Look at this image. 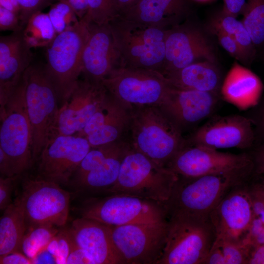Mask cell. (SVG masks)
Masks as SVG:
<instances>
[{
    "label": "cell",
    "instance_id": "6da1fadb",
    "mask_svg": "<svg viewBox=\"0 0 264 264\" xmlns=\"http://www.w3.org/2000/svg\"><path fill=\"white\" fill-rule=\"evenodd\" d=\"M254 165L239 169L196 177H179L164 205L167 218L176 215L209 216L234 186L248 180Z\"/></svg>",
    "mask_w": 264,
    "mask_h": 264
},
{
    "label": "cell",
    "instance_id": "7a4b0ae2",
    "mask_svg": "<svg viewBox=\"0 0 264 264\" xmlns=\"http://www.w3.org/2000/svg\"><path fill=\"white\" fill-rule=\"evenodd\" d=\"M124 139L131 148L165 167L187 145L181 132L157 106L131 109Z\"/></svg>",
    "mask_w": 264,
    "mask_h": 264
},
{
    "label": "cell",
    "instance_id": "3957f363",
    "mask_svg": "<svg viewBox=\"0 0 264 264\" xmlns=\"http://www.w3.org/2000/svg\"><path fill=\"white\" fill-rule=\"evenodd\" d=\"M178 176L131 148L124 157L116 181L106 192L141 197L164 206Z\"/></svg>",
    "mask_w": 264,
    "mask_h": 264
},
{
    "label": "cell",
    "instance_id": "277c9868",
    "mask_svg": "<svg viewBox=\"0 0 264 264\" xmlns=\"http://www.w3.org/2000/svg\"><path fill=\"white\" fill-rule=\"evenodd\" d=\"M209 216L168 218L165 244L157 264H203L216 240Z\"/></svg>",
    "mask_w": 264,
    "mask_h": 264
},
{
    "label": "cell",
    "instance_id": "5b68a950",
    "mask_svg": "<svg viewBox=\"0 0 264 264\" xmlns=\"http://www.w3.org/2000/svg\"><path fill=\"white\" fill-rule=\"evenodd\" d=\"M88 23H78L57 35L46 46V73L61 105L68 98L82 74V56L88 37Z\"/></svg>",
    "mask_w": 264,
    "mask_h": 264
},
{
    "label": "cell",
    "instance_id": "8992f818",
    "mask_svg": "<svg viewBox=\"0 0 264 264\" xmlns=\"http://www.w3.org/2000/svg\"><path fill=\"white\" fill-rule=\"evenodd\" d=\"M109 24L120 55L121 66L161 73L167 30L130 22L119 16L110 21Z\"/></svg>",
    "mask_w": 264,
    "mask_h": 264
},
{
    "label": "cell",
    "instance_id": "52a82bcc",
    "mask_svg": "<svg viewBox=\"0 0 264 264\" xmlns=\"http://www.w3.org/2000/svg\"><path fill=\"white\" fill-rule=\"evenodd\" d=\"M22 78L32 130V156L35 159L52 137L59 112V102L44 66L31 64L24 72Z\"/></svg>",
    "mask_w": 264,
    "mask_h": 264
},
{
    "label": "cell",
    "instance_id": "ba28073f",
    "mask_svg": "<svg viewBox=\"0 0 264 264\" xmlns=\"http://www.w3.org/2000/svg\"><path fill=\"white\" fill-rule=\"evenodd\" d=\"M0 148L9 156L15 174L28 169L33 160L31 124L22 77L4 108L0 110Z\"/></svg>",
    "mask_w": 264,
    "mask_h": 264
},
{
    "label": "cell",
    "instance_id": "9c48e42d",
    "mask_svg": "<svg viewBox=\"0 0 264 264\" xmlns=\"http://www.w3.org/2000/svg\"><path fill=\"white\" fill-rule=\"evenodd\" d=\"M101 83L130 110L159 106L172 88L167 78L158 71L127 66L114 69Z\"/></svg>",
    "mask_w": 264,
    "mask_h": 264
},
{
    "label": "cell",
    "instance_id": "30bf717a",
    "mask_svg": "<svg viewBox=\"0 0 264 264\" xmlns=\"http://www.w3.org/2000/svg\"><path fill=\"white\" fill-rule=\"evenodd\" d=\"M79 212L82 218L110 226L168 220L163 206L146 198L123 194H112L87 201Z\"/></svg>",
    "mask_w": 264,
    "mask_h": 264
},
{
    "label": "cell",
    "instance_id": "8fae6325",
    "mask_svg": "<svg viewBox=\"0 0 264 264\" xmlns=\"http://www.w3.org/2000/svg\"><path fill=\"white\" fill-rule=\"evenodd\" d=\"M17 200L29 227L47 225L60 227L67 221L70 194L54 182L42 178L26 179Z\"/></svg>",
    "mask_w": 264,
    "mask_h": 264
},
{
    "label": "cell",
    "instance_id": "7c38bea8",
    "mask_svg": "<svg viewBox=\"0 0 264 264\" xmlns=\"http://www.w3.org/2000/svg\"><path fill=\"white\" fill-rule=\"evenodd\" d=\"M109 226L113 244L124 264H157L165 244L168 220Z\"/></svg>",
    "mask_w": 264,
    "mask_h": 264
},
{
    "label": "cell",
    "instance_id": "4fadbf2b",
    "mask_svg": "<svg viewBox=\"0 0 264 264\" xmlns=\"http://www.w3.org/2000/svg\"><path fill=\"white\" fill-rule=\"evenodd\" d=\"M165 56L161 71L164 76L194 63L208 61L218 63L215 46L206 32L186 21L167 29Z\"/></svg>",
    "mask_w": 264,
    "mask_h": 264
},
{
    "label": "cell",
    "instance_id": "5bb4252c",
    "mask_svg": "<svg viewBox=\"0 0 264 264\" xmlns=\"http://www.w3.org/2000/svg\"><path fill=\"white\" fill-rule=\"evenodd\" d=\"M249 179L232 188L211 212L216 239L249 245L254 215Z\"/></svg>",
    "mask_w": 264,
    "mask_h": 264
},
{
    "label": "cell",
    "instance_id": "9a60e30c",
    "mask_svg": "<svg viewBox=\"0 0 264 264\" xmlns=\"http://www.w3.org/2000/svg\"><path fill=\"white\" fill-rule=\"evenodd\" d=\"M254 165L250 154L221 152L187 145L166 165L179 177H196L229 172Z\"/></svg>",
    "mask_w": 264,
    "mask_h": 264
},
{
    "label": "cell",
    "instance_id": "2e32d148",
    "mask_svg": "<svg viewBox=\"0 0 264 264\" xmlns=\"http://www.w3.org/2000/svg\"><path fill=\"white\" fill-rule=\"evenodd\" d=\"M91 148L86 137L76 135L50 139L38 157L41 178L59 185L67 184Z\"/></svg>",
    "mask_w": 264,
    "mask_h": 264
},
{
    "label": "cell",
    "instance_id": "e0dca14e",
    "mask_svg": "<svg viewBox=\"0 0 264 264\" xmlns=\"http://www.w3.org/2000/svg\"><path fill=\"white\" fill-rule=\"evenodd\" d=\"M253 121L239 114L212 115L186 139L189 145L218 150L246 149L255 141Z\"/></svg>",
    "mask_w": 264,
    "mask_h": 264
},
{
    "label": "cell",
    "instance_id": "ac0fdd59",
    "mask_svg": "<svg viewBox=\"0 0 264 264\" xmlns=\"http://www.w3.org/2000/svg\"><path fill=\"white\" fill-rule=\"evenodd\" d=\"M108 94L102 83L86 78L79 80L70 96L59 108L50 139L80 132L103 104Z\"/></svg>",
    "mask_w": 264,
    "mask_h": 264
},
{
    "label": "cell",
    "instance_id": "d6986e66",
    "mask_svg": "<svg viewBox=\"0 0 264 264\" xmlns=\"http://www.w3.org/2000/svg\"><path fill=\"white\" fill-rule=\"evenodd\" d=\"M221 96L214 92L172 87L159 107L183 133L212 116Z\"/></svg>",
    "mask_w": 264,
    "mask_h": 264
},
{
    "label": "cell",
    "instance_id": "ffe728a7",
    "mask_svg": "<svg viewBox=\"0 0 264 264\" xmlns=\"http://www.w3.org/2000/svg\"><path fill=\"white\" fill-rule=\"evenodd\" d=\"M88 26L82 73L84 78L101 83L112 70L121 66L120 57L109 23L90 22Z\"/></svg>",
    "mask_w": 264,
    "mask_h": 264
},
{
    "label": "cell",
    "instance_id": "44dd1931",
    "mask_svg": "<svg viewBox=\"0 0 264 264\" xmlns=\"http://www.w3.org/2000/svg\"><path fill=\"white\" fill-rule=\"evenodd\" d=\"M33 58L23 30L0 38V110L7 103Z\"/></svg>",
    "mask_w": 264,
    "mask_h": 264
},
{
    "label": "cell",
    "instance_id": "7402d4cb",
    "mask_svg": "<svg viewBox=\"0 0 264 264\" xmlns=\"http://www.w3.org/2000/svg\"><path fill=\"white\" fill-rule=\"evenodd\" d=\"M69 230L90 264H124L113 244L109 225L81 217L72 222Z\"/></svg>",
    "mask_w": 264,
    "mask_h": 264
},
{
    "label": "cell",
    "instance_id": "603a6c76",
    "mask_svg": "<svg viewBox=\"0 0 264 264\" xmlns=\"http://www.w3.org/2000/svg\"><path fill=\"white\" fill-rule=\"evenodd\" d=\"M189 12L186 0H137L118 16L133 22L167 30L181 23Z\"/></svg>",
    "mask_w": 264,
    "mask_h": 264
},
{
    "label": "cell",
    "instance_id": "cb8c5ba5",
    "mask_svg": "<svg viewBox=\"0 0 264 264\" xmlns=\"http://www.w3.org/2000/svg\"><path fill=\"white\" fill-rule=\"evenodd\" d=\"M174 88L221 94L224 79L218 63L198 61L165 76Z\"/></svg>",
    "mask_w": 264,
    "mask_h": 264
},
{
    "label": "cell",
    "instance_id": "d4e9b609",
    "mask_svg": "<svg viewBox=\"0 0 264 264\" xmlns=\"http://www.w3.org/2000/svg\"><path fill=\"white\" fill-rule=\"evenodd\" d=\"M263 88L260 78L235 62L224 79L221 95L226 100L242 107L256 105Z\"/></svg>",
    "mask_w": 264,
    "mask_h": 264
},
{
    "label": "cell",
    "instance_id": "484cf974",
    "mask_svg": "<svg viewBox=\"0 0 264 264\" xmlns=\"http://www.w3.org/2000/svg\"><path fill=\"white\" fill-rule=\"evenodd\" d=\"M26 225L23 210L16 199L0 217V257L20 249Z\"/></svg>",
    "mask_w": 264,
    "mask_h": 264
},
{
    "label": "cell",
    "instance_id": "4316f807",
    "mask_svg": "<svg viewBox=\"0 0 264 264\" xmlns=\"http://www.w3.org/2000/svg\"><path fill=\"white\" fill-rule=\"evenodd\" d=\"M130 149L129 146L112 155L75 182L74 185L83 190L106 192L116 181L122 160Z\"/></svg>",
    "mask_w": 264,
    "mask_h": 264
},
{
    "label": "cell",
    "instance_id": "83f0119b",
    "mask_svg": "<svg viewBox=\"0 0 264 264\" xmlns=\"http://www.w3.org/2000/svg\"><path fill=\"white\" fill-rule=\"evenodd\" d=\"M130 118V110L122 103L104 125L86 138L95 148L125 138Z\"/></svg>",
    "mask_w": 264,
    "mask_h": 264
},
{
    "label": "cell",
    "instance_id": "f1b7e54d",
    "mask_svg": "<svg viewBox=\"0 0 264 264\" xmlns=\"http://www.w3.org/2000/svg\"><path fill=\"white\" fill-rule=\"evenodd\" d=\"M210 26L217 28L234 38L242 51L246 64H249L255 57L256 47L242 21L222 11L214 16Z\"/></svg>",
    "mask_w": 264,
    "mask_h": 264
},
{
    "label": "cell",
    "instance_id": "f546056e",
    "mask_svg": "<svg viewBox=\"0 0 264 264\" xmlns=\"http://www.w3.org/2000/svg\"><path fill=\"white\" fill-rule=\"evenodd\" d=\"M251 246L216 239L203 264H247Z\"/></svg>",
    "mask_w": 264,
    "mask_h": 264
},
{
    "label": "cell",
    "instance_id": "4dcf8cb0",
    "mask_svg": "<svg viewBox=\"0 0 264 264\" xmlns=\"http://www.w3.org/2000/svg\"><path fill=\"white\" fill-rule=\"evenodd\" d=\"M24 40L31 47L47 46L57 34L47 13L33 15L23 30Z\"/></svg>",
    "mask_w": 264,
    "mask_h": 264
},
{
    "label": "cell",
    "instance_id": "1f68e13d",
    "mask_svg": "<svg viewBox=\"0 0 264 264\" xmlns=\"http://www.w3.org/2000/svg\"><path fill=\"white\" fill-rule=\"evenodd\" d=\"M129 146V143L124 139L91 148L81 161L71 180L74 183L101 165L108 158Z\"/></svg>",
    "mask_w": 264,
    "mask_h": 264
},
{
    "label": "cell",
    "instance_id": "d6a6232c",
    "mask_svg": "<svg viewBox=\"0 0 264 264\" xmlns=\"http://www.w3.org/2000/svg\"><path fill=\"white\" fill-rule=\"evenodd\" d=\"M59 231L57 227L51 225L30 226L22 238L20 249L32 260L38 253L46 248Z\"/></svg>",
    "mask_w": 264,
    "mask_h": 264
},
{
    "label": "cell",
    "instance_id": "836d02e7",
    "mask_svg": "<svg viewBox=\"0 0 264 264\" xmlns=\"http://www.w3.org/2000/svg\"><path fill=\"white\" fill-rule=\"evenodd\" d=\"M242 22L255 47L264 45V0H246Z\"/></svg>",
    "mask_w": 264,
    "mask_h": 264
},
{
    "label": "cell",
    "instance_id": "e575fe53",
    "mask_svg": "<svg viewBox=\"0 0 264 264\" xmlns=\"http://www.w3.org/2000/svg\"><path fill=\"white\" fill-rule=\"evenodd\" d=\"M57 35L75 25L80 20L71 7L64 1H57L47 13Z\"/></svg>",
    "mask_w": 264,
    "mask_h": 264
},
{
    "label": "cell",
    "instance_id": "d590c367",
    "mask_svg": "<svg viewBox=\"0 0 264 264\" xmlns=\"http://www.w3.org/2000/svg\"><path fill=\"white\" fill-rule=\"evenodd\" d=\"M117 16L115 0H88V10L82 19L88 23L101 24L109 23Z\"/></svg>",
    "mask_w": 264,
    "mask_h": 264
},
{
    "label": "cell",
    "instance_id": "8d00e7d4",
    "mask_svg": "<svg viewBox=\"0 0 264 264\" xmlns=\"http://www.w3.org/2000/svg\"><path fill=\"white\" fill-rule=\"evenodd\" d=\"M209 29L216 35L219 44L227 52L241 63L247 64L242 51L231 36L216 27L210 26Z\"/></svg>",
    "mask_w": 264,
    "mask_h": 264
},
{
    "label": "cell",
    "instance_id": "74e56055",
    "mask_svg": "<svg viewBox=\"0 0 264 264\" xmlns=\"http://www.w3.org/2000/svg\"><path fill=\"white\" fill-rule=\"evenodd\" d=\"M259 180L248 181L249 189L251 197L254 215L264 220V177Z\"/></svg>",
    "mask_w": 264,
    "mask_h": 264
},
{
    "label": "cell",
    "instance_id": "f35d334b",
    "mask_svg": "<svg viewBox=\"0 0 264 264\" xmlns=\"http://www.w3.org/2000/svg\"><path fill=\"white\" fill-rule=\"evenodd\" d=\"M20 6V19L25 26L31 17L57 1V0H18Z\"/></svg>",
    "mask_w": 264,
    "mask_h": 264
},
{
    "label": "cell",
    "instance_id": "ab89813d",
    "mask_svg": "<svg viewBox=\"0 0 264 264\" xmlns=\"http://www.w3.org/2000/svg\"><path fill=\"white\" fill-rule=\"evenodd\" d=\"M22 24L20 16L8 9L0 6V30L12 32L22 31Z\"/></svg>",
    "mask_w": 264,
    "mask_h": 264
},
{
    "label": "cell",
    "instance_id": "60d3db41",
    "mask_svg": "<svg viewBox=\"0 0 264 264\" xmlns=\"http://www.w3.org/2000/svg\"><path fill=\"white\" fill-rule=\"evenodd\" d=\"M55 237L58 251L57 264H66L72 243V237L69 229L59 230Z\"/></svg>",
    "mask_w": 264,
    "mask_h": 264
},
{
    "label": "cell",
    "instance_id": "b9f144b4",
    "mask_svg": "<svg viewBox=\"0 0 264 264\" xmlns=\"http://www.w3.org/2000/svg\"><path fill=\"white\" fill-rule=\"evenodd\" d=\"M17 176L0 177V209L1 211L4 210L12 203V193Z\"/></svg>",
    "mask_w": 264,
    "mask_h": 264
},
{
    "label": "cell",
    "instance_id": "7bdbcfd3",
    "mask_svg": "<svg viewBox=\"0 0 264 264\" xmlns=\"http://www.w3.org/2000/svg\"><path fill=\"white\" fill-rule=\"evenodd\" d=\"M222 11L226 14L237 18L242 15L245 7L246 0H223Z\"/></svg>",
    "mask_w": 264,
    "mask_h": 264
},
{
    "label": "cell",
    "instance_id": "ee69618b",
    "mask_svg": "<svg viewBox=\"0 0 264 264\" xmlns=\"http://www.w3.org/2000/svg\"><path fill=\"white\" fill-rule=\"evenodd\" d=\"M66 264H90V261L84 252L76 244L72 237L71 249L66 260Z\"/></svg>",
    "mask_w": 264,
    "mask_h": 264
},
{
    "label": "cell",
    "instance_id": "f6af8a7d",
    "mask_svg": "<svg viewBox=\"0 0 264 264\" xmlns=\"http://www.w3.org/2000/svg\"><path fill=\"white\" fill-rule=\"evenodd\" d=\"M0 264H31V259L23 253L15 251L0 257Z\"/></svg>",
    "mask_w": 264,
    "mask_h": 264
},
{
    "label": "cell",
    "instance_id": "bcb514c9",
    "mask_svg": "<svg viewBox=\"0 0 264 264\" xmlns=\"http://www.w3.org/2000/svg\"><path fill=\"white\" fill-rule=\"evenodd\" d=\"M0 176L4 177L17 176L15 174L13 164L11 159L6 153L0 148Z\"/></svg>",
    "mask_w": 264,
    "mask_h": 264
},
{
    "label": "cell",
    "instance_id": "7dc6e473",
    "mask_svg": "<svg viewBox=\"0 0 264 264\" xmlns=\"http://www.w3.org/2000/svg\"><path fill=\"white\" fill-rule=\"evenodd\" d=\"M254 163V172L264 177V144L260 147L253 155H251Z\"/></svg>",
    "mask_w": 264,
    "mask_h": 264
},
{
    "label": "cell",
    "instance_id": "c3c4849f",
    "mask_svg": "<svg viewBox=\"0 0 264 264\" xmlns=\"http://www.w3.org/2000/svg\"><path fill=\"white\" fill-rule=\"evenodd\" d=\"M248 264H264V244L251 247Z\"/></svg>",
    "mask_w": 264,
    "mask_h": 264
},
{
    "label": "cell",
    "instance_id": "681fc988",
    "mask_svg": "<svg viewBox=\"0 0 264 264\" xmlns=\"http://www.w3.org/2000/svg\"><path fill=\"white\" fill-rule=\"evenodd\" d=\"M32 261V264H57L54 257L46 249L38 253Z\"/></svg>",
    "mask_w": 264,
    "mask_h": 264
},
{
    "label": "cell",
    "instance_id": "f907efd6",
    "mask_svg": "<svg viewBox=\"0 0 264 264\" xmlns=\"http://www.w3.org/2000/svg\"><path fill=\"white\" fill-rule=\"evenodd\" d=\"M0 6L20 15V6L18 0H0Z\"/></svg>",
    "mask_w": 264,
    "mask_h": 264
},
{
    "label": "cell",
    "instance_id": "816d5d0a",
    "mask_svg": "<svg viewBox=\"0 0 264 264\" xmlns=\"http://www.w3.org/2000/svg\"><path fill=\"white\" fill-rule=\"evenodd\" d=\"M137 0H115L118 16L132 6Z\"/></svg>",
    "mask_w": 264,
    "mask_h": 264
},
{
    "label": "cell",
    "instance_id": "f5cc1de1",
    "mask_svg": "<svg viewBox=\"0 0 264 264\" xmlns=\"http://www.w3.org/2000/svg\"><path fill=\"white\" fill-rule=\"evenodd\" d=\"M260 124L262 127V129L264 132V107L262 110L261 113V120H260Z\"/></svg>",
    "mask_w": 264,
    "mask_h": 264
},
{
    "label": "cell",
    "instance_id": "db71d44e",
    "mask_svg": "<svg viewBox=\"0 0 264 264\" xmlns=\"http://www.w3.org/2000/svg\"><path fill=\"white\" fill-rule=\"evenodd\" d=\"M57 1H65L66 2H67L68 1H69L70 0H57Z\"/></svg>",
    "mask_w": 264,
    "mask_h": 264
},
{
    "label": "cell",
    "instance_id": "11a10c76",
    "mask_svg": "<svg viewBox=\"0 0 264 264\" xmlns=\"http://www.w3.org/2000/svg\"><path fill=\"white\" fill-rule=\"evenodd\" d=\"M198 0V1H205V0Z\"/></svg>",
    "mask_w": 264,
    "mask_h": 264
}]
</instances>
